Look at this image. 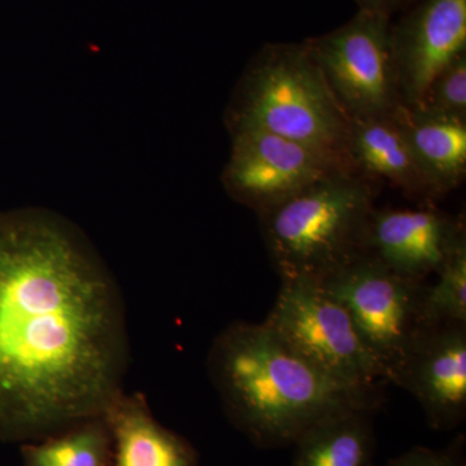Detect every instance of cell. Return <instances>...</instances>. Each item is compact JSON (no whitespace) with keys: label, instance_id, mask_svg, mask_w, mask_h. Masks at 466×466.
Segmentation results:
<instances>
[{"label":"cell","instance_id":"5","mask_svg":"<svg viewBox=\"0 0 466 466\" xmlns=\"http://www.w3.org/2000/svg\"><path fill=\"white\" fill-rule=\"evenodd\" d=\"M320 284L348 312L386 383L390 382L413 343L429 329L422 314L425 281L403 278L363 253Z\"/></svg>","mask_w":466,"mask_h":466},{"label":"cell","instance_id":"1","mask_svg":"<svg viewBox=\"0 0 466 466\" xmlns=\"http://www.w3.org/2000/svg\"><path fill=\"white\" fill-rule=\"evenodd\" d=\"M122 300L66 219L0 213V441H41L103 416L127 370Z\"/></svg>","mask_w":466,"mask_h":466},{"label":"cell","instance_id":"14","mask_svg":"<svg viewBox=\"0 0 466 466\" xmlns=\"http://www.w3.org/2000/svg\"><path fill=\"white\" fill-rule=\"evenodd\" d=\"M394 118L435 198L459 187L466 174V121L406 106Z\"/></svg>","mask_w":466,"mask_h":466},{"label":"cell","instance_id":"6","mask_svg":"<svg viewBox=\"0 0 466 466\" xmlns=\"http://www.w3.org/2000/svg\"><path fill=\"white\" fill-rule=\"evenodd\" d=\"M306 48L349 121L392 116L401 103L391 17L359 9Z\"/></svg>","mask_w":466,"mask_h":466},{"label":"cell","instance_id":"7","mask_svg":"<svg viewBox=\"0 0 466 466\" xmlns=\"http://www.w3.org/2000/svg\"><path fill=\"white\" fill-rule=\"evenodd\" d=\"M263 324L325 375L357 388L386 383L348 312L318 281L281 280Z\"/></svg>","mask_w":466,"mask_h":466},{"label":"cell","instance_id":"15","mask_svg":"<svg viewBox=\"0 0 466 466\" xmlns=\"http://www.w3.org/2000/svg\"><path fill=\"white\" fill-rule=\"evenodd\" d=\"M376 410H352L325 420L294 443L293 466H375Z\"/></svg>","mask_w":466,"mask_h":466},{"label":"cell","instance_id":"3","mask_svg":"<svg viewBox=\"0 0 466 466\" xmlns=\"http://www.w3.org/2000/svg\"><path fill=\"white\" fill-rule=\"evenodd\" d=\"M373 180L346 168L259 214L263 240L281 280L320 283L364 253L375 210Z\"/></svg>","mask_w":466,"mask_h":466},{"label":"cell","instance_id":"18","mask_svg":"<svg viewBox=\"0 0 466 466\" xmlns=\"http://www.w3.org/2000/svg\"><path fill=\"white\" fill-rule=\"evenodd\" d=\"M419 106L466 121V55L435 76Z\"/></svg>","mask_w":466,"mask_h":466},{"label":"cell","instance_id":"2","mask_svg":"<svg viewBox=\"0 0 466 466\" xmlns=\"http://www.w3.org/2000/svg\"><path fill=\"white\" fill-rule=\"evenodd\" d=\"M208 368L231 424L262 449L294 446L325 420L381 403L380 386L325 375L263 323L228 325L214 339Z\"/></svg>","mask_w":466,"mask_h":466},{"label":"cell","instance_id":"10","mask_svg":"<svg viewBox=\"0 0 466 466\" xmlns=\"http://www.w3.org/2000/svg\"><path fill=\"white\" fill-rule=\"evenodd\" d=\"M390 383L410 392L431 428L451 431L466 416V324L426 329Z\"/></svg>","mask_w":466,"mask_h":466},{"label":"cell","instance_id":"20","mask_svg":"<svg viewBox=\"0 0 466 466\" xmlns=\"http://www.w3.org/2000/svg\"><path fill=\"white\" fill-rule=\"evenodd\" d=\"M354 2L359 5V9L391 17V15L403 7L408 0H354Z\"/></svg>","mask_w":466,"mask_h":466},{"label":"cell","instance_id":"8","mask_svg":"<svg viewBox=\"0 0 466 466\" xmlns=\"http://www.w3.org/2000/svg\"><path fill=\"white\" fill-rule=\"evenodd\" d=\"M229 133L232 149L223 183L233 200L258 216L328 175L355 168L348 158L257 128Z\"/></svg>","mask_w":466,"mask_h":466},{"label":"cell","instance_id":"11","mask_svg":"<svg viewBox=\"0 0 466 466\" xmlns=\"http://www.w3.org/2000/svg\"><path fill=\"white\" fill-rule=\"evenodd\" d=\"M462 240L464 219L437 208H375L367 226L364 253L403 278L425 281L440 271Z\"/></svg>","mask_w":466,"mask_h":466},{"label":"cell","instance_id":"16","mask_svg":"<svg viewBox=\"0 0 466 466\" xmlns=\"http://www.w3.org/2000/svg\"><path fill=\"white\" fill-rule=\"evenodd\" d=\"M21 456L23 466H112V434L103 417H94L24 443Z\"/></svg>","mask_w":466,"mask_h":466},{"label":"cell","instance_id":"17","mask_svg":"<svg viewBox=\"0 0 466 466\" xmlns=\"http://www.w3.org/2000/svg\"><path fill=\"white\" fill-rule=\"evenodd\" d=\"M437 283L426 285L422 314L429 328L466 324V240L441 265Z\"/></svg>","mask_w":466,"mask_h":466},{"label":"cell","instance_id":"4","mask_svg":"<svg viewBox=\"0 0 466 466\" xmlns=\"http://www.w3.org/2000/svg\"><path fill=\"white\" fill-rule=\"evenodd\" d=\"M349 124L303 42L266 45L227 110L229 130L257 128L348 159Z\"/></svg>","mask_w":466,"mask_h":466},{"label":"cell","instance_id":"12","mask_svg":"<svg viewBox=\"0 0 466 466\" xmlns=\"http://www.w3.org/2000/svg\"><path fill=\"white\" fill-rule=\"evenodd\" d=\"M101 417L112 434V466H200L192 444L159 424L140 392H119Z\"/></svg>","mask_w":466,"mask_h":466},{"label":"cell","instance_id":"19","mask_svg":"<svg viewBox=\"0 0 466 466\" xmlns=\"http://www.w3.org/2000/svg\"><path fill=\"white\" fill-rule=\"evenodd\" d=\"M464 446V435L441 450L416 446L383 466H466Z\"/></svg>","mask_w":466,"mask_h":466},{"label":"cell","instance_id":"9","mask_svg":"<svg viewBox=\"0 0 466 466\" xmlns=\"http://www.w3.org/2000/svg\"><path fill=\"white\" fill-rule=\"evenodd\" d=\"M392 46L401 103L419 106L435 76L466 55V0H421L397 24Z\"/></svg>","mask_w":466,"mask_h":466},{"label":"cell","instance_id":"13","mask_svg":"<svg viewBox=\"0 0 466 466\" xmlns=\"http://www.w3.org/2000/svg\"><path fill=\"white\" fill-rule=\"evenodd\" d=\"M349 122L346 152L359 173L386 180L408 198L433 200V189L417 165L394 115Z\"/></svg>","mask_w":466,"mask_h":466}]
</instances>
